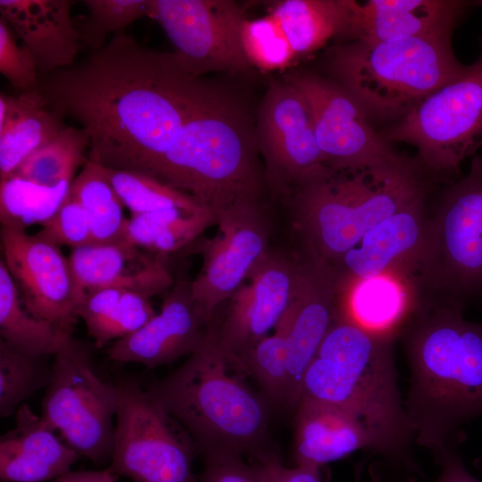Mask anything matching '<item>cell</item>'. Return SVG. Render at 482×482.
<instances>
[{"mask_svg": "<svg viewBox=\"0 0 482 482\" xmlns=\"http://www.w3.org/2000/svg\"><path fill=\"white\" fill-rule=\"evenodd\" d=\"M203 77L175 52L146 47L124 32L37 88L87 134V159L153 178L186 122Z\"/></svg>", "mask_w": 482, "mask_h": 482, "instance_id": "1", "label": "cell"}, {"mask_svg": "<svg viewBox=\"0 0 482 482\" xmlns=\"http://www.w3.org/2000/svg\"><path fill=\"white\" fill-rule=\"evenodd\" d=\"M460 305L423 303L403 330L411 370L404 403L415 441L437 462L482 415V322Z\"/></svg>", "mask_w": 482, "mask_h": 482, "instance_id": "2", "label": "cell"}, {"mask_svg": "<svg viewBox=\"0 0 482 482\" xmlns=\"http://www.w3.org/2000/svg\"><path fill=\"white\" fill-rule=\"evenodd\" d=\"M393 342L336 320L305 371L300 400L347 411L369 433L375 453L414 471L415 432L397 384Z\"/></svg>", "mask_w": 482, "mask_h": 482, "instance_id": "3", "label": "cell"}, {"mask_svg": "<svg viewBox=\"0 0 482 482\" xmlns=\"http://www.w3.org/2000/svg\"><path fill=\"white\" fill-rule=\"evenodd\" d=\"M434 173L417 156L364 168H329L292 189L295 229L303 250L333 265L373 226L428 196Z\"/></svg>", "mask_w": 482, "mask_h": 482, "instance_id": "4", "label": "cell"}, {"mask_svg": "<svg viewBox=\"0 0 482 482\" xmlns=\"http://www.w3.org/2000/svg\"><path fill=\"white\" fill-rule=\"evenodd\" d=\"M256 123L232 91L203 79L190 113L155 179L216 212L261 196Z\"/></svg>", "mask_w": 482, "mask_h": 482, "instance_id": "5", "label": "cell"}, {"mask_svg": "<svg viewBox=\"0 0 482 482\" xmlns=\"http://www.w3.org/2000/svg\"><path fill=\"white\" fill-rule=\"evenodd\" d=\"M466 69L453 51L452 38L339 42L322 60V75L346 90L375 127L383 128L404 118Z\"/></svg>", "mask_w": 482, "mask_h": 482, "instance_id": "6", "label": "cell"}, {"mask_svg": "<svg viewBox=\"0 0 482 482\" xmlns=\"http://www.w3.org/2000/svg\"><path fill=\"white\" fill-rule=\"evenodd\" d=\"M230 367L209 324L202 345L175 371L145 389L204 454H240L253 449L267 429L264 402L229 374Z\"/></svg>", "mask_w": 482, "mask_h": 482, "instance_id": "7", "label": "cell"}, {"mask_svg": "<svg viewBox=\"0 0 482 482\" xmlns=\"http://www.w3.org/2000/svg\"><path fill=\"white\" fill-rule=\"evenodd\" d=\"M414 278L419 290L443 295L437 304L463 307L482 290V155L475 154L469 172L443 188L428 213Z\"/></svg>", "mask_w": 482, "mask_h": 482, "instance_id": "8", "label": "cell"}, {"mask_svg": "<svg viewBox=\"0 0 482 482\" xmlns=\"http://www.w3.org/2000/svg\"><path fill=\"white\" fill-rule=\"evenodd\" d=\"M89 345L73 336L54 355L42 418L65 444L96 465L111 462L120 394L96 373Z\"/></svg>", "mask_w": 482, "mask_h": 482, "instance_id": "9", "label": "cell"}, {"mask_svg": "<svg viewBox=\"0 0 482 482\" xmlns=\"http://www.w3.org/2000/svg\"><path fill=\"white\" fill-rule=\"evenodd\" d=\"M478 59L461 76L427 96L404 118L379 129L389 143L413 145L432 173L456 174L482 146V37Z\"/></svg>", "mask_w": 482, "mask_h": 482, "instance_id": "10", "label": "cell"}, {"mask_svg": "<svg viewBox=\"0 0 482 482\" xmlns=\"http://www.w3.org/2000/svg\"><path fill=\"white\" fill-rule=\"evenodd\" d=\"M116 431L108 470L133 482H198L195 443L134 378H120ZM196 447V446H195Z\"/></svg>", "mask_w": 482, "mask_h": 482, "instance_id": "11", "label": "cell"}, {"mask_svg": "<svg viewBox=\"0 0 482 482\" xmlns=\"http://www.w3.org/2000/svg\"><path fill=\"white\" fill-rule=\"evenodd\" d=\"M148 16L156 20L175 53L195 76L211 71L249 72L241 32L246 20L232 0H150Z\"/></svg>", "mask_w": 482, "mask_h": 482, "instance_id": "12", "label": "cell"}, {"mask_svg": "<svg viewBox=\"0 0 482 482\" xmlns=\"http://www.w3.org/2000/svg\"><path fill=\"white\" fill-rule=\"evenodd\" d=\"M303 96L326 165L337 171L384 162L397 157L352 96L335 81L312 71L284 76Z\"/></svg>", "mask_w": 482, "mask_h": 482, "instance_id": "13", "label": "cell"}, {"mask_svg": "<svg viewBox=\"0 0 482 482\" xmlns=\"http://www.w3.org/2000/svg\"><path fill=\"white\" fill-rule=\"evenodd\" d=\"M217 234L204 245L203 266L190 283L193 300L210 323L270 250V229L259 199L245 198L217 212Z\"/></svg>", "mask_w": 482, "mask_h": 482, "instance_id": "14", "label": "cell"}, {"mask_svg": "<svg viewBox=\"0 0 482 482\" xmlns=\"http://www.w3.org/2000/svg\"><path fill=\"white\" fill-rule=\"evenodd\" d=\"M256 137L264 177L278 191L292 190L327 170L307 104L282 79L270 83L256 116Z\"/></svg>", "mask_w": 482, "mask_h": 482, "instance_id": "15", "label": "cell"}, {"mask_svg": "<svg viewBox=\"0 0 482 482\" xmlns=\"http://www.w3.org/2000/svg\"><path fill=\"white\" fill-rule=\"evenodd\" d=\"M3 261L27 312L73 336L82 299L68 257L37 234L1 226Z\"/></svg>", "mask_w": 482, "mask_h": 482, "instance_id": "16", "label": "cell"}, {"mask_svg": "<svg viewBox=\"0 0 482 482\" xmlns=\"http://www.w3.org/2000/svg\"><path fill=\"white\" fill-rule=\"evenodd\" d=\"M295 258L290 299L274 328L286 352L290 405L298 404L305 371L337 319L338 295L331 264L304 251Z\"/></svg>", "mask_w": 482, "mask_h": 482, "instance_id": "17", "label": "cell"}, {"mask_svg": "<svg viewBox=\"0 0 482 482\" xmlns=\"http://www.w3.org/2000/svg\"><path fill=\"white\" fill-rule=\"evenodd\" d=\"M295 264V256L270 248L229 299L220 325L210 322L232 367L243 371L248 353L278 323L290 299Z\"/></svg>", "mask_w": 482, "mask_h": 482, "instance_id": "18", "label": "cell"}, {"mask_svg": "<svg viewBox=\"0 0 482 482\" xmlns=\"http://www.w3.org/2000/svg\"><path fill=\"white\" fill-rule=\"evenodd\" d=\"M191 281L175 280L159 313L135 333L107 350L117 362L155 368L191 355L204 342L209 324L195 303Z\"/></svg>", "mask_w": 482, "mask_h": 482, "instance_id": "19", "label": "cell"}, {"mask_svg": "<svg viewBox=\"0 0 482 482\" xmlns=\"http://www.w3.org/2000/svg\"><path fill=\"white\" fill-rule=\"evenodd\" d=\"M472 4L474 2L459 0H348L350 21L345 41L452 38Z\"/></svg>", "mask_w": 482, "mask_h": 482, "instance_id": "20", "label": "cell"}, {"mask_svg": "<svg viewBox=\"0 0 482 482\" xmlns=\"http://www.w3.org/2000/svg\"><path fill=\"white\" fill-rule=\"evenodd\" d=\"M427 201L421 198L373 226L332 265L337 278L362 279L390 271L414 277L425 245Z\"/></svg>", "mask_w": 482, "mask_h": 482, "instance_id": "21", "label": "cell"}, {"mask_svg": "<svg viewBox=\"0 0 482 482\" xmlns=\"http://www.w3.org/2000/svg\"><path fill=\"white\" fill-rule=\"evenodd\" d=\"M337 319L378 337L394 341L420 307L417 282L405 271L362 279L337 278Z\"/></svg>", "mask_w": 482, "mask_h": 482, "instance_id": "22", "label": "cell"}, {"mask_svg": "<svg viewBox=\"0 0 482 482\" xmlns=\"http://www.w3.org/2000/svg\"><path fill=\"white\" fill-rule=\"evenodd\" d=\"M68 260L82 297L86 293L111 287L152 297L170 290L175 282L164 261L125 240L93 242L73 248Z\"/></svg>", "mask_w": 482, "mask_h": 482, "instance_id": "23", "label": "cell"}, {"mask_svg": "<svg viewBox=\"0 0 482 482\" xmlns=\"http://www.w3.org/2000/svg\"><path fill=\"white\" fill-rule=\"evenodd\" d=\"M71 1L0 0L1 17L48 74L73 65L82 37L71 17Z\"/></svg>", "mask_w": 482, "mask_h": 482, "instance_id": "24", "label": "cell"}, {"mask_svg": "<svg viewBox=\"0 0 482 482\" xmlns=\"http://www.w3.org/2000/svg\"><path fill=\"white\" fill-rule=\"evenodd\" d=\"M80 456L28 403L15 413V426L0 438L2 482H44L69 471Z\"/></svg>", "mask_w": 482, "mask_h": 482, "instance_id": "25", "label": "cell"}, {"mask_svg": "<svg viewBox=\"0 0 482 482\" xmlns=\"http://www.w3.org/2000/svg\"><path fill=\"white\" fill-rule=\"evenodd\" d=\"M360 449L373 451V445L355 416L329 403L300 400L295 420L297 466L320 470L323 465Z\"/></svg>", "mask_w": 482, "mask_h": 482, "instance_id": "26", "label": "cell"}, {"mask_svg": "<svg viewBox=\"0 0 482 482\" xmlns=\"http://www.w3.org/2000/svg\"><path fill=\"white\" fill-rule=\"evenodd\" d=\"M63 115L36 89L0 96V180L13 174L32 153L65 128Z\"/></svg>", "mask_w": 482, "mask_h": 482, "instance_id": "27", "label": "cell"}, {"mask_svg": "<svg viewBox=\"0 0 482 482\" xmlns=\"http://www.w3.org/2000/svg\"><path fill=\"white\" fill-rule=\"evenodd\" d=\"M270 14L278 21L296 57L320 49L328 41H345L348 0H284Z\"/></svg>", "mask_w": 482, "mask_h": 482, "instance_id": "28", "label": "cell"}, {"mask_svg": "<svg viewBox=\"0 0 482 482\" xmlns=\"http://www.w3.org/2000/svg\"><path fill=\"white\" fill-rule=\"evenodd\" d=\"M0 336L1 341L11 349L33 357L54 356L71 337L27 312L3 259L0 261Z\"/></svg>", "mask_w": 482, "mask_h": 482, "instance_id": "29", "label": "cell"}, {"mask_svg": "<svg viewBox=\"0 0 482 482\" xmlns=\"http://www.w3.org/2000/svg\"><path fill=\"white\" fill-rule=\"evenodd\" d=\"M71 194L87 215L94 243L124 240L128 219L104 167L87 159L72 182Z\"/></svg>", "mask_w": 482, "mask_h": 482, "instance_id": "30", "label": "cell"}, {"mask_svg": "<svg viewBox=\"0 0 482 482\" xmlns=\"http://www.w3.org/2000/svg\"><path fill=\"white\" fill-rule=\"evenodd\" d=\"M72 182L41 186L15 174L1 179V226L26 230L32 225H44L67 199Z\"/></svg>", "mask_w": 482, "mask_h": 482, "instance_id": "31", "label": "cell"}, {"mask_svg": "<svg viewBox=\"0 0 482 482\" xmlns=\"http://www.w3.org/2000/svg\"><path fill=\"white\" fill-rule=\"evenodd\" d=\"M88 145L82 129L66 126L54 139L28 156L13 174L41 186L74 180L78 168L87 161Z\"/></svg>", "mask_w": 482, "mask_h": 482, "instance_id": "32", "label": "cell"}, {"mask_svg": "<svg viewBox=\"0 0 482 482\" xmlns=\"http://www.w3.org/2000/svg\"><path fill=\"white\" fill-rule=\"evenodd\" d=\"M104 170L123 206L131 214L170 209L189 212L212 210L192 195L151 176L107 168Z\"/></svg>", "mask_w": 482, "mask_h": 482, "instance_id": "33", "label": "cell"}, {"mask_svg": "<svg viewBox=\"0 0 482 482\" xmlns=\"http://www.w3.org/2000/svg\"><path fill=\"white\" fill-rule=\"evenodd\" d=\"M44 357L29 356L0 340V416L7 418L37 391L47 387L53 367Z\"/></svg>", "mask_w": 482, "mask_h": 482, "instance_id": "34", "label": "cell"}, {"mask_svg": "<svg viewBox=\"0 0 482 482\" xmlns=\"http://www.w3.org/2000/svg\"><path fill=\"white\" fill-rule=\"evenodd\" d=\"M242 46L253 67L270 71L284 69L296 58L278 21L271 15L245 20Z\"/></svg>", "mask_w": 482, "mask_h": 482, "instance_id": "35", "label": "cell"}, {"mask_svg": "<svg viewBox=\"0 0 482 482\" xmlns=\"http://www.w3.org/2000/svg\"><path fill=\"white\" fill-rule=\"evenodd\" d=\"M88 17L78 28L82 42L92 50L104 46L110 33L123 32L136 20L148 16L150 0H86Z\"/></svg>", "mask_w": 482, "mask_h": 482, "instance_id": "36", "label": "cell"}, {"mask_svg": "<svg viewBox=\"0 0 482 482\" xmlns=\"http://www.w3.org/2000/svg\"><path fill=\"white\" fill-rule=\"evenodd\" d=\"M123 290L117 287L96 289L86 293L79 303V318L85 322L87 334L97 348L120 338V297Z\"/></svg>", "mask_w": 482, "mask_h": 482, "instance_id": "37", "label": "cell"}, {"mask_svg": "<svg viewBox=\"0 0 482 482\" xmlns=\"http://www.w3.org/2000/svg\"><path fill=\"white\" fill-rule=\"evenodd\" d=\"M36 234L57 245L77 248L93 243L87 215L71 192L56 213Z\"/></svg>", "mask_w": 482, "mask_h": 482, "instance_id": "38", "label": "cell"}, {"mask_svg": "<svg viewBox=\"0 0 482 482\" xmlns=\"http://www.w3.org/2000/svg\"><path fill=\"white\" fill-rule=\"evenodd\" d=\"M37 66L29 50L16 42L13 30L5 21L0 18V72L12 84L22 92L36 89L39 81Z\"/></svg>", "mask_w": 482, "mask_h": 482, "instance_id": "39", "label": "cell"}, {"mask_svg": "<svg viewBox=\"0 0 482 482\" xmlns=\"http://www.w3.org/2000/svg\"><path fill=\"white\" fill-rule=\"evenodd\" d=\"M187 213L195 212L170 209L131 214L127 220L123 238L130 245L148 252L171 224Z\"/></svg>", "mask_w": 482, "mask_h": 482, "instance_id": "40", "label": "cell"}, {"mask_svg": "<svg viewBox=\"0 0 482 482\" xmlns=\"http://www.w3.org/2000/svg\"><path fill=\"white\" fill-rule=\"evenodd\" d=\"M204 456L202 482H261L255 467L243 461L240 454L212 453Z\"/></svg>", "mask_w": 482, "mask_h": 482, "instance_id": "41", "label": "cell"}, {"mask_svg": "<svg viewBox=\"0 0 482 482\" xmlns=\"http://www.w3.org/2000/svg\"><path fill=\"white\" fill-rule=\"evenodd\" d=\"M255 470L261 482H320V470L304 466L288 469L273 457L263 458Z\"/></svg>", "mask_w": 482, "mask_h": 482, "instance_id": "42", "label": "cell"}, {"mask_svg": "<svg viewBox=\"0 0 482 482\" xmlns=\"http://www.w3.org/2000/svg\"><path fill=\"white\" fill-rule=\"evenodd\" d=\"M438 463L442 472L436 482H481L469 472L456 447L450 448Z\"/></svg>", "mask_w": 482, "mask_h": 482, "instance_id": "43", "label": "cell"}, {"mask_svg": "<svg viewBox=\"0 0 482 482\" xmlns=\"http://www.w3.org/2000/svg\"><path fill=\"white\" fill-rule=\"evenodd\" d=\"M119 476L107 468L103 470L69 471L54 482H117Z\"/></svg>", "mask_w": 482, "mask_h": 482, "instance_id": "44", "label": "cell"}, {"mask_svg": "<svg viewBox=\"0 0 482 482\" xmlns=\"http://www.w3.org/2000/svg\"><path fill=\"white\" fill-rule=\"evenodd\" d=\"M361 471H362L361 469L358 470L356 477H355V482H360ZM372 478L375 479V482H382V480L380 479V477H378V475H373Z\"/></svg>", "mask_w": 482, "mask_h": 482, "instance_id": "45", "label": "cell"}]
</instances>
